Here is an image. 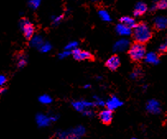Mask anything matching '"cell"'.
<instances>
[{"mask_svg":"<svg viewBox=\"0 0 167 139\" xmlns=\"http://www.w3.org/2000/svg\"><path fill=\"white\" fill-rule=\"evenodd\" d=\"M133 36L136 42L145 44L149 41L152 36V30L147 23L140 22L136 25L133 31Z\"/></svg>","mask_w":167,"mask_h":139,"instance_id":"1","label":"cell"},{"mask_svg":"<svg viewBox=\"0 0 167 139\" xmlns=\"http://www.w3.org/2000/svg\"><path fill=\"white\" fill-rule=\"evenodd\" d=\"M146 48L143 44L135 42L133 44L129 50V55L132 60L135 62H139L144 59L146 56Z\"/></svg>","mask_w":167,"mask_h":139,"instance_id":"2","label":"cell"},{"mask_svg":"<svg viewBox=\"0 0 167 139\" xmlns=\"http://www.w3.org/2000/svg\"><path fill=\"white\" fill-rule=\"evenodd\" d=\"M84 132H85L84 128L79 126L69 132H59L58 137L59 139H79L81 136H83Z\"/></svg>","mask_w":167,"mask_h":139,"instance_id":"3","label":"cell"},{"mask_svg":"<svg viewBox=\"0 0 167 139\" xmlns=\"http://www.w3.org/2000/svg\"><path fill=\"white\" fill-rule=\"evenodd\" d=\"M19 25L22 32H23L25 38L26 40H31L34 36V33H35V27H34L33 24L28 19L22 18L19 22Z\"/></svg>","mask_w":167,"mask_h":139,"instance_id":"4","label":"cell"},{"mask_svg":"<svg viewBox=\"0 0 167 139\" xmlns=\"http://www.w3.org/2000/svg\"><path fill=\"white\" fill-rule=\"evenodd\" d=\"M72 55L76 60L82 61V60H90L93 59V55L90 52L86 50H81L80 49L76 48L72 51Z\"/></svg>","mask_w":167,"mask_h":139,"instance_id":"5","label":"cell"},{"mask_svg":"<svg viewBox=\"0 0 167 139\" xmlns=\"http://www.w3.org/2000/svg\"><path fill=\"white\" fill-rule=\"evenodd\" d=\"M72 106L77 111L81 112L83 114L86 110H88L91 107L95 106V104H94V102H89V101H73L72 103Z\"/></svg>","mask_w":167,"mask_h":139,"instance_id":"6","label":"cell"},{"mask_svg":"<svg viewBox=\"0 0 167 139\" xmlns=\"http://www.w3.org/2000/svg\"><path fill=\"white\" fill-rule=\"evenodd\" d=\"M57 119L56 116H46L43 114H38L36 115V123L40 127H46L50 124L51 121H55Z\"/></svg>","mask_w":167,"mask_h":139,"instance_id":"7","label":"cell"},{"mask_svg":"<svg viewBox=\"0 0 167 139\" xmlns=\"http://www.w3.org/2000/svg\"><path fill=\"white\" fill-rule=\"evenodd\" d=\"M146 109L147 111H148L151 114H153V115H157L160 112V105L159 103V101H157L156 100H150L148 101L147 105H146Z\"/></svg>","mask_w":167,"mask_h":139,"instance_id":"8","label":"cell"},{"mask_svg":"<svg viewBox=\"0 0 167 139\" xmlns=\"http://www.w3.org/2000/svg\"><path fill=\"white\" fill-rule=\"evenodd\" d=\"M99 118L102 124H110L113 119V111L108 110V109L100 111V113L99 114Z\"/></svg>","mask_w":167,"mask_h":139,"instance_id":"9","label":"cell"},{"mask_svg":"<svg viewBox=\"0 0 167 139\" xmlns=\"http://www.w3.org/2000/svg\"><path fill=\"white\" fill-rule=\"evenodd\" d=\"M105 66L111 71H115L120 66V59L117 55H113L105 62Z\"/></svg>","mask_w":167,"mask_h":139,"instance_id":"10","label":"cell"},{"mask_svg":"<svg viewBox=\"0 0 167 139\" xmlns=\"http://www.w3.org/2000/svg\"><path fill=\"white\" fill-rule=\"evenodd\" d=\"M105 106H106L108 110H110V111H113L115 109L119 108L121 106H123V102L118 98L117 96H113L105 102Z\"/></svg>","mask_w":167,"mask_h":139,"instance_id":"11","label":"cell"},{"mask_svg":"<svg viewBox=\"0 0 167 139\" xmlns=\"http://www.w3.org/2000/svg\"><path fill=\"white\" fill-rule=\"evenodd\" d=\"M154 27L158 31L165 30L167 28V17H156L153 22Z\"/></svg>","mask_w":167,"mask_h":139,"instance_id":"12","label":"cell"},{"mask_svg":"<svg viewBox=\"0 0 167 139\" xmlns=\"http://www.w3.org/2000/svg\"><path fill=\"white\" fill-rule=\"evenodd\" d=\"M129 46V41L127 39H121L118 41L114 46V51L115 52H123L128 50Z\"/></svg>","mask_w":167,"mask_h":139,"instance_id":"13","label":"cell"},{"mask_svg":"<svg viewBox=\"0 0 167 139\" xmlns=\"http://www.w3.org/2000/svg\"><path fill=\"white\" fill-rule=\"evenodd\" d=\"M115 31H116V32H117L119 35L123 36H130V35L133 33L131 28H129V27H128L127 26H125V25L122 24V23H119V24H118L117 26H116Z\"/></svg>","mask_w":167,"mask_h":139,"instance_id":"14","label":"cell"},{"mask_svg":"<svg viewBox=\"0 0 167 139\" xmlns=\"http://www.w3.org/2000/svg\"><path fill=\"white\" fill-rule=\"evenodd\" d=\"M147 6L146 3L143 2H138L135 6V8H134V15L135 17H140L142 15H143L147 12Z\"/></svg>","mask_w":167,"mask_h":139,"instance_id":"15","label":"cell"},{"mask_svg":"<svg viewBox=\"0 0 167 139\" xmlns=\"http://www.w3.org/2000/svg\"><path fill=\"white\" fill-rule=\"evenodd\" d=\"M146 63H151V64H157L159 63V57L156 53L154 52H149V53L146 54V56L144 58Z\"/></svg>","mask_w":167,"mask_h":139,"instance_id":"16","label":"cell"},{"mask_svg":"<svg viewBox=\"0 0 167 139\" xmlns=\"http://www.w3.org/2000/svg\"><path fill=\"white\" fill-rule=\"evenodd\" d=\"M44 43H45V41H44V39L42 38V36L38 35V36H33V37L31 39L30 46H31V47H34V48L40 49Z\"/></svg>","mask_w":167,"mask_h":139,"instance_id":"17","label":"cell"},{"mask_svg":"<svg viewBox=\"0 0 167 139\" xmlns=\"http://www.w3.org/2000/svg\"><path fill=\"white\" fill-rule=\"evenodd\" d=\"M119 21H120V23L125 25V26H127V27L131 29L134 28L137 25L135 20L130 17H123L120 18Z\"/></svg>","mask_w":167,"mask_h":139,"instance_id":"18","label":"cell"},{"mask_svg":"<svg viewBox=\"0 0 167 139\" xmlns=\"http://www.w3.org/2000/svg\"><path fill=\"white\" fill-rule=\"evenodd\" d=\"M98 14H99V17H100V19L102 20V21H104V22H108L111 21V17H110V15L109 14V12H108L105 9L99 10Z\"/></svg>","mask_w":167,"mask_h":139,"instance_id":"19","label":"cell"},{"mask_svg":"<svg viewBox=\"0 0 167 139\" xmlns=\"http://www.w3.org/2000/svg\"><path fill=\"white\" fill-rule=\"evenodd\" d=\"M39 101L41 102V104H44V105H49V104L52 103V98L50 97L49 95H41L40 97H39Z\"/></svg>","mask_w":167,"mask_h":139,"instance_id":"20","label":"cell"},{"mask_svg":"<svg viewBox=\"0 0 167 139\" xmlns=\"http://www.w3.org/2000/svg\"><path fill=\"white\" fill-rule=\"evenodd\" d=\"M27 63V59H26V56L22 55L18 57V59H17V67L22 68V67H25Z\"/></svg>","mask_w":167,"mask_h":139,"instance_id":"21","label":"cell"},{"mask_svg":"<svg viewBox=\"0 0 167 139\" xmlns=\"http://www.w3.org/2000/svg\"><path fill=\"white\" fill-rule=\"evenodd\" d=\"M51 49H52L51 45H50V43H48V42H45L39 50H40V51L42 52V53H48V52H50V51L51 50Z\"/></svg>","mask_w":167,"mask_h":139,"instance_id":"22","label":"cell"},{"mask_svg":"<svg viewBox=\"0 0 167 139\" xmlns=\"http://www.w3.org/2000/svg\"><path fill=\"white\" fill-rule=\"evenodd\" d=\"M41 0H28L29 7L32 9H36L38 8L40 4H41Z\"/></svg>","mask_w":167,"mask_h":139,"instance_id":"23","label":"cell"},{"mask_svg":"<svg viewBox=\"0 0 167 139\" xmlns=\"http://www.w3.org/2000/svg\"><path fill=\"white\" fill-rule=\"evenodd\" d=\"M77 46H78V42H77V41H72V42H69L67 46H65L64 50H65L73 51V50L77 48Z\"/></svg>","mask_w":167,"mask_h":139,"instance_id":"24","label":"cell"},{"mask_svg":"<svg viewBox=\"0 0 167 139\" xmlns=\"http://www.w3.org/2000/svg\"><path fill=\"white\" fill-rule=\"evenodd\" d=\"M157 9H166L167 8V0H158V2L156 3Z\"/></svg>","mask_w":167,"mask_h":139,"instance_id":"25","label":"cell"},{"mask_svg":"<svg viewBox=\"0 0 167 139\" xmlns=\"http://www.w3.org/2000/svg\"><path fill=\"white\" fill-rule=\"evenodd\" d=\"M142 74L141 69L140 68H136V69H134L132 73L130 74V77H131L132 79H137V78H138Z\"/></svg>","mask_w":167,"mask_h":139,"instance_id":"26","label":"cell"},{"mask_svg":"<svg viewBox=\"0 0 167 139\" xmlns=\"http://www.w3.org/2000/svg\"><path fill=\"white\" fill-rule=\"evenodd\" d=\"M64 16L63 15H59V16H53L52 17V23L54 25L59 24L60 22L62 21Z\"/></svg>","mask_w":167,"mask_h":139,"instance_id":"27","label":"cell"},{"mask_svg":"<svg viewBox=\"0 0 167 139\" xmlns=\"http://www.w3.org/2000/svg\"><path fill=\"white\" fill-rule=\"evenodd\" d=\"M94 99H95L94 104H95V106H105V101H103V100H101V99L99 98V97H97V96H95V97H94Z\"/></svg>","mask_w":167,"mask_h":139,"instance_id":"28","label":"cell"},{"mask_svg":"<svg viewBox=\"0 0 167 139\" xmlns=\"http://www.w3.org/2000/svg\"><path fill=\"white\" fill-rule=\"evenodd\" d=\"M70 54H72V51L65 50H64L62 51L61 53L59 54V59H64V58L68 57Z\"/></svg>","mask_w":167,"mask_h":139,"instance_id":"29","label":"cell"},{"mask_svg":"<svg viewBox=\"0 0 167 139\" xmlns=\"http://www.w3.org/2000/svg\"><path fill=\"white\" fill-rule=\"evenodd\" d=\"M158 50H159V52H160V54L166 53L167 52V43L166 42L164 44H161V45L160 46V47H159V49H158Z\"/></svg>","mask_w":167,"mask_h":139,"instance_id":"30","label":"cell"},{"mask_svg":"<svg viewBox=\"0 0 167 139\" xmlns=\"http://www.w3.org/2000/svg\"><path fill=\"white\" fill-rule=\"evenodd\" d=\"M7 82V77L4 75H0V86L2 87Z\"/></svg>","mask_w":167,"mask_h":139,"instance_id":"31","label":"cell"},{"mask_svg":"<svg viewBox=\"0 0 167 139\" xmlns=\"http://www.w3.org/2000/svg\"><path fill=\"white\" fill-rule=\"evenodd\" d=\"M5 91H6V89L5 88H0V94L3 93Z\"/></svg>","mask_w":167,"mask_h":139,"instance_id":"32","label":"cell"},{"mask_svg":"<svg viewBox=\"0 0 167 139\" xmlns=\"http://www.w3.org/2000/svg\"><path fill=\"white\" fill-rule=\"evenodd\" d=\"M89 87H91V85H90V84H86V85H85V86H84V88L85 89L89 88Z\"/></svg>","mask_w":167,"mask_h":139,"instance_id":"33","label":"cell"},{"mask_svg":"<svg viewBox=\"0 0 167 139\" xmlns=\"http://www.w3.org/2000/svg\"><path fill=\"white\" fill-rule=\"evenodd\" d=\"M93 2H99V1H100V0H92Z\"/></svg>","mask_w":167,"mask_h":139,"instance_id":"34","label":"cell"},{"mask_svg":"<svg viewBox=\"0 0 167 139\" xmlns=\"http://www.w3.org/2000/svg\"><path fill=\"white\" fill-rule=\"evenodd\" d=\"M132 139H138V138H132Z\"/></svg>","mask_w":167,"mask_h":139,"instance_id":"35","label":"cell"},{"mask_svg":"<svg viewBox=\"0 0 167 139\" xmlns=\"http://www.w3.org/2000/svg\"><path fill=\"white\" fill-rule=\"evenodd\" d=\"M166 43H167V41H166Z\"/></svg>","mask_w":167,"mask_h":139,"instance_id":"36","label":"cell"}]
</instances>
